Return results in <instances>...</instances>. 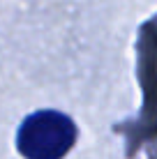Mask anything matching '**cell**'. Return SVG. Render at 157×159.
Segmentation results:
<instances>
[{"label": "cell", "instance_id": "1", "mask_svg": "<svg viewBox=\"0 0 157 159\" xmlns=\"http://www.w3.org/2000/svg\"><path fill=\"white\" fill-rule=\"evenodd\" d=\"M76 141V125L58 111H37L23 120L16 134L25 159H62Z\"/></svg>", "mask_w": 157, "mask_h": 159}]
</instances>
